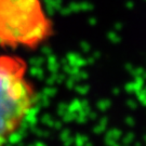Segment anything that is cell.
Listing matches in <instances>:
<instances>
[{
	"label": "cell",
	"mask_w": 146,
	"mask_h": 146,
	"mask_svg": "<svg viewBox=\"0 0 146 146\" xmlns=\"http://www.w3.org/2000/svg\"><path fill=\"white\" fill-rule=\"evenodd\" d=\"M27 64L17 55H0V146L21 130L37 103V92L27 78Z\"/></svg>",
	"instance_id": "6da1fadb"
},
{
	"label": "cell",
	"mask_w": 146,
	"mask_h": 146,
	"mask_svg": "<svg viewBox=\"0 0 146 146\" xmlns=\"http://www.w3.org/2000/svg\"><path fill=\"white\" fill-rule=\"evenodd\" d=\"M54 34L42 0H0V47L35 50Z\"/></svg>",
	"instance_id": "7a4b0ae2"
}]
</instances>
